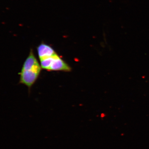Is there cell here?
Returning a JSON list of instances; mask_svg holds the SVG:
<instances>
[{"label": "cell", "instance_id": "obj_2", "mask_svg": "<svg viewBox=\"0 0 149 149\" xmlns=\"http://www.w3.org/2000/svg\"><path fill=\"white\" fill-rule=\"evenodd\" d=\"M71 68L67 63L56 54L53 56L49 71H62L70 72Z\"/></svg>", "mask_w": 149, "mask_h": 149}, {"label": "cell", "instance_id": "obj_1", "mask_svg": "<svg viewBox=\"0 0 149 149\" xmlns=\"http://www.w3.org/2000/svg\"><path fill=\"white\" fill-rule=\"evenodd\" d=\"M41 69L42 67L31 49L19 72V83L26 85L30 89L39 77Z\"/></svg>", "mask_w": 149, "mask_h": 149}, {"label": "cell", "instance_id": "obj_3", "mask_svg": "<svg viewBox=\"0 0 149 149\" xmlns=\"http://www.w3.org/2000/svg\"><path fill=\"white\" fill-rule=\"evenodd\" d=\"M37 50L40 60L50 57L56 54L53 48L44 42L37 47Z\"/></svg>", "mask_w": 149, "mask_h": 149}]
</instances>
